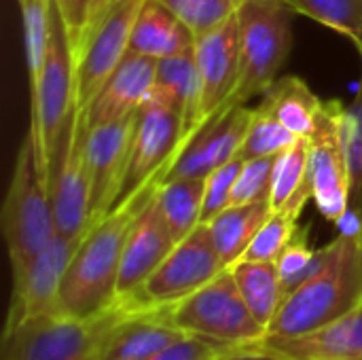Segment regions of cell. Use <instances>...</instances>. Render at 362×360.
I'll use <instances>...</instances> for the list:
<instances>
[{"label":"cell","instance_id":"obj_16","mask_svg":"<svg viewBox=\"0 0 362 360\" xmlns=\"http://www.w3.org/2000/svg\"><path fill=\"white\" fill-rule=\"evenodd\" d=\"M195 62L202 79V123L231 100L240 81L242 30L240 15L195 38Z\"/></svg>","mask_w":362,"mask_h":360},{"label":"cell","instance_id":"obj_15","mask_svg":"<svg viewBox=\"0 0 362 360\" xmlns=\"http://www.w3.org/2000/svg\"><path fill=\"white\" fill-rule=\"evenodd\" d=\"M138 112L123 119L89 127L87 134V170L91 182V214L102 219L115 204L136 136Z\"/></svg>","mask_w":362,"mask_h":360},{"label":"cell","instance_id":"obj_22","mask_svg":"<svg viewBox=\"0 0 362 360\" xmlns=\"http://www.w3.org/2000/svg\"><path fill=\"white\" fill-rule=\"evenodd\" d=\"M195 47V34L159 0H144L132 32L129 51L163 59Z\"/></svg>","mask_w":362,"mask_h":360},{"label":"cell","instance_id":"obj_2","mask_svg":"<svg viewBox=\"0 0 362 360\" xmlns=\"http://www.w3.org/2000/svg\"><path fill=\"white\" fill-rule=\"evenodd\" d=\"M362 301V229H341L329 244L325 265L291 291L267 335L295 337L316 331Z\"/></svg>","mask_w":362,"mask_h":360},{"label":"cell","instance_id":"obj_13","mask_svg":"<svg viewBox=\"0 0 362 360\" xmlns=\"http://www.w3.org/2000/svg\"><path fill=\"white\" fill-rule=\"evenodd\" d=\"M83 238L55 236L32 261L13 272V293L4 327L59 312V293L66 269Z\"/></svg>","mask_w":362,"mask_h":360},{"label":"cell","instance_id":"obj_31","mask_svg":"<svg viewBox=\"0 0 362 360\" xmlns=\"http://www.w3.org/2000/svg\"><path fill=\"white\" fill-rule=\"evenodd\" d=\"M327 259H329V244L314 250L308 244V229L299 227V231L295 233L291 244L282 250V255L276 261L286 295L291 291H295L299 284H303L308 278H312L325 265Z\"/></svg>","mask_w":362,"mask_h":360},{"label":"cell","instance_id":"obj_39","mask_svg":"<svg viewBox=\"0 0 362 360\" xmlns=\"http://www.w3.org/2000/svg\"><path fill=\"white\" fill-rule=\"evenodd\" d=\"M216 360H291L286 356H280L276 352H269L265 348H261L259 344L255 346H246V348H233L227 350L225 354H221Z\"/></svg>","mask_w":362,"mask_h":360},{"label":"cell","instance_id":"obj_34","mask_svg":"<svg viewBox=\"0 0 362 360\" xmlns=\"http://www.w3.org/2000/svg\"><path fill=\"white\" fill-rule=\"evenodd\" d=\"M299 216H301L299 212H291V210H280V212L272 210L269 219L263 223V227L259 229V233L255 236L242 259L278 261L282 250L291 244V240L299 231Z\"/></svg>","mask_w":362,"mask_h":360},{"label":"cell","instance_id":"obj_4","mask_svg":"<svg viewBox=\"0 0 362 360\" xmlns=\"http://www.w3.org/2000/svg\"><path fill=\"white\" fill-rule=\"evenodd\" d=\"M119 312L121 306L115 303L91 318L51 312L4 327L0 360H100Z\"/></svg>","mask_w":362,"mask_h":360},{"label":"cell","instance_id":"obj_7","mask_svg":"<svg viewBox=\"0 0 362 360\" xmlns=\"http://www.w3.org/2000/svg\"><path fill=\"white\" fill-rule=\"evenodd\" d=\"M291 6L284 0H244L240 8V81L227 104H246L276 81L293 45Z\"/></svg>","mask_w":362,"mask_h":360},{"label":"cell","instance_id":"obj_5","mask_svg":"<svg viewBox=\"0 0 362 360\" xmlns=\"http://www.w3.org/2000/svg\"><path fill=\"white\" fill-rule=\"evenodd\" d=\"M168 312L180 333L225 348H246L267 337V329L252 316L229 267Z\"/></svg>","mask_w":362,"mask_h":360},{"label":"cell","instance_id":"obj_24","mask_svg":"<svg viewBox=\"0 0 362 360\" xmlns=\"http://www.w3.org/2000/svg\"><path fill=\"white\" fill-rule=\"evenodd\" d=\"M269 214L272 202H252L242 206H229L208 223L212 242L225 267H231L244 257Z\"/></svg>","mask_w":362,"mask_h":360},{"label":"cell","instance_id":"obj_19","mask_svg":"<svg viewBox=\"0 0 362 360\" xmlns=\"http://www.w3.org/2000/svg\"><path fill=\"white\" fill-rule=\"evenodd\" d=\"M259 346L291 360H362V301L316 331L295 337L267 335Z\"/></svg>","mask_w":362,"mask_h":360},{"label":"cell","instance_id":"obj_17","mask_svg":"<svg viewBox=\"0 0 362 360\" xmlns=\"http://www.w3.org/2000/svg\"><path fill=\"white\" fill-rule=\"evenodd\" d=\"M117 303L121 312L104 339L100 360H146L185 335L174 327L168 308Z\"/></svg>","mask_w":362,"mask_h":360},{"label":"cell","instance_id":"obj_9","mask_svg":"<svg viewBox=\"0 0 362 360\" xmlns=\"http://www.w3.org/2000/svg\"><path fill=\"white\" fill-rule=\"evenodd\" d=\"M87 119L76 106L49 168V191L55 231L66 238H83L93 223L91 182L87 170Z\"/></svg>","mask_w":362,"mask_h":360},{"label":"cell","instance_id":"obj_38","mask_svg":"<svg viewBox=\"0 0 362 360\" xmlns=\"http://www.w3.org/2000/svg\"><path fill=\"white\" fill-rule=\"evenodd\" d=\"M227 350H233V348H225V346H218L199 337L182 335L178 342L170 344L168 348H163L161 352H157L155 356L146 360H216Z\"/></svg>","mask_w":362,"mask_h":360},{"label":"cell","instance_id":"obj_23","mask_svg":"<svg viewBox=\"0 0 362 360\" xmlns=\"http://www.w3.org/2000/svg\"><path fill=\"white\" fill-rule=\"evenodd\" d=\"M322 104L325 100H320L303 79L282 76L267 87L259 108L276 117L297 138H310L320 117Z\"/></svg>","mask_w":362,"mask_h":360},{"label":"cell","instance_id":"obj_11","mask_svg":"<svg viewBox=\"0 0 362 360\" xmlns=\"http://www.w3.org/2000/svg\"><path fill=\"white\" fill-rule=\"evenodd\" d=\"M344 112L339 100H325L310 142V182L318 212L339 223L350 210V168L344 142Z\"/></svg>","mask_w":362,"mask_h":360},{"label":"cell","instance_id":"obj_8","mask_svg":"<svg viewBox=\"0 0 362 360\" xmlns=\"http://www.w3.org/2000/svg\"><path fill=\"white\" fill-rule=\"evenodd\" d=\"M180 142L182 117L153 85L142 106L138 108V125L129 153V163L112 208L142 191L146 185L155 180L163 182L168 170L180 153Z\"/></svg>","mask_w":362,"mask_h":360},{"label":"cell","instance_id":"obj_12","mask_svg":"<svg viewBox=\"0 0 362 360\" xmlns=\"http://www.w3.org/2000/svg\"><path fill=\"white\" fill-rule=\"evenodd\" d=\"M144 0H117L93 28L76 59V104L87 108L129 53L134 23Z\"/></svg>","mask_w":362,"mask_h":360},{"label":"cell","instance_id":"obj_36","mask_svg":"<svg viewBox=\"0 0 362 360\" xmlns=\"http://www.w3.org/2000/svg\"><path fill=\"white\" fill-rule=\"evenodd\" d=\"M276 161H278V155L244 161L240 176L235 180L233 193H231V206H242V204H252V202H269Z\"/></svg>","mask_w":362,"mask_h":360},{"label":"cell","instance_id":"obj_40","mask_svg":"<svg viewBox=\"0 0 362 360\" xmlns=\"http://www.w3.org/2000/svg\"><path fill=\"white\" fill-rule=\"evenodd\" d=\"M358 53H361V59H362V51H358Z\"/></svg>","mask_w":362,"mask_h":360},{"label":"cell","instance_id":"obj_18","mask_svg":"<svg viewBox=\"0 0 362 360\" xmlns=\"http://www.w3.org/2000/svg\"><path fill=\"white\" fill-rule=\"evenodd\" d=\"M176 244L178 242L174 240L170 227L161 216L157 199L153 197L138 216L127 238L119 269L117 301L134 297L142 289V284L153 276V272L163 263V259L174 250Z\"/></svg>","mask_w":362,"mask_h":360},{"label":"cell","instance_id":"obj_27","mask_svg":"<svg viewBox=\"0 0 362 360\" xmlns=\"http://www.w3.org/2000/svg\"><path fill=\"white\" fill-rule=\"evenodd\" d=\"M206 197V178H170L157 189V206L176 242L185 240L199 223Z\"/></svg>","mask_w":362,"mask_h":360},{"label":"cell","instance_id":"obj_21","mask_svg":"<svg viewBox=\"0 0 362 360\" xmlns=\"http://www.w3.org/2000/svg\"><path fill=\"white\" fill-rule=\"evenodd\" d=\"M155 87L182 117V151L202 123V79L195 62V49L157 59Z\"/></svg>","mask_w":362,"mask_h":360},{"label":"cell","instance_id":"obj_30","mask_svg":"<svg viewBox=\"0 0 362 360\" xmlns=\"http://www.w3.org/2000/svg\"><path fill=\"white\" fill-rule=\"evenodd\" d=\"M299 138L286 129L276 117L267 115L261 108H255V117L250 121L248 134L244 138V144L238 153L242 161L259 159V157H274L284 153L288 146H293Z\"/></svg>","mask_w":362,"mask_h":360},{"label":"cell","instance_id":"obj_32","mask_svg":"<svg viewBox=\"0 0 362 360\" xmlns=\"http://www.w3.org/2000/svg\"><path fill=\"white\" fill-rule=\"evenodd\" d=\"M165 4L193 34L195 38L212 32L231 17H235L244 0H159Z\"/></svg>","mask_w":362,"mask_h":360},{"label":"cell","instance_id":"obj_37","mask_svg":"<svg viewBox=\"0 0 362 360\" xmlns=\"http://www.w3.org/2000/svg\"><path fill=\"white\" fill-rule=\"evenodd\" d=\"M242 166H244V161L240 157H235L229 163L216 168L212 174L206 176V197H204L202 223H210L216 214H221L225 208L231 206V193H233V187H235Z\"/></svg>","mask_w":362,"mask_h":360},{"label":"cell","instance_id":"obj_33","mask_svg":"<svg viewBox=\"0 0 362 360\" xmlns=\"http://www.w3.org/2000/svg\"><path fill=\"white\" fill-rule=\"evenodd\" d=\"M115 2L117 0H55L64 28H66L74 66L93 28L100 23V19L108 13V8Z\"/></svg>","mask_w":362,"mask_h":360},{"label":"cell","instance_id":"obj_35","mask_svg":"<svg viewBox=\"0 0 362 360\" xmlns=\"http://www.w3.org/2000/svg\"><path fill=\"white\" fill-rule=\"evenodd\" d=\"M344 142L350 168V210L362 219V79L344 112Z\"/></svg>","mask_w":362,"mask_h":360},{"label":"cell","instance_id":"obj_10","mask_svg":"<svg viewBox=\"0 0 362 360\" xmlns=\"http://www.w3.org/2000/svg\"><path fill=\"white\" fill-rule=\"evenodd\" d=\"M223 269L227 267L212 242L210 227L208 223H199L174 246L142 289L123 301L138 308H172L214 280Z\"/></svg>","mask_w":362,"mask_h":360},{"label":"cell","instance_id":"obj_29","mask_svg":"<svg viewBox=\"0 0 362 360\" xmlns=\"http://www.w3.org/2000/svg\"><path fill=\"white\" fill-rule=\"evenodd\" d=\"M23 19V47L30 72V83L40 74L47 57L51 36V13L53 0H19Z\"/></svg>","mask_w":362,"mask_h":360},{"label":"cell","instance_id":"obj_6","mask_svg":"<svg viewBox=\"0 0 362 360\" xmlns=\"http://www.w3.org/2000/svg\"><path fill=\"white\" fill-rule=\"evenodd\" d=\"M32 85V123L30 132L36 140L42 166L49 176V168L62 134L76 110V66L68 45L66 28L57 4L53 0L51 36L45 64Z\"/></svg>","mask_w":362,"mask_h":360},{"label":"cell","instance_id":"obj_28","mask_svg":"<svg viewBox=\"0 0 362 360\" xmlns=\"http://www.w3.org/2000/svg\"><path fill=\"white\" fill-rule=\"evenodd\" d=\"M301 13L344 36L362 51V0H284Z\"/></svg>","mask_w":362,"mask_h":360},{"label":"cell","instance_id":"obj_26","mask_svg":"<svg viewBox=\"0 0 362 360\" xmlns=\"http://www.w3.org/2000/svg\"><path fill=\"white\" fill-rule=\"evenodd\" d=\"M308 199H314L310 182V142L308 138H299L278 155L269 202L274 212L291 210L301 214Z\"/></svg>","mask_w":362,"mask_h":360},{"label":"cell","instance_id":"obj_14","mask_svg":"<svg viewBox=\"0 0 362 360\" xmlns=\"http://www.w3.org/2000/svg\"><path fill=\"white\" fill-rule=\"evenodd\" d=\"M255 108L246 104H227L212 115L182 146L163 180L206 178L216 168L238 157L248 134Z\"/></svg>","mask_w":362,"mask_h":360},{"label":"cell","instance_id":"obj_25","mask_svg":"<svg viewBox=\"0 0 362 360\" xmlns=\"http://www.w3.org/2000/svg\"><path fill=\"white\" fill-rule=\"evenodd\" d=\"M238 289L248 303L252 316L269 329L272 320L280 312L286 291L276 261H238L231 267Z\"/></svg>","mask_w":362,"mask_h":360},{"label":"cell","instance_id":"obj_1","mask_svg":"<svg viewBox=\"0 0 362 360\" xmlns=\"http://www.w3.org/2000/svg\"><path fill=\"white\" fill-rule=\"evenodd\" d=\"M161 182H151L85 231L62 282L59 312L91 318L117 303V282L132 227L155 197Z\"/></svg>","mask_w":362,"mask_h":360},{"label":"cell","instance_id":"obj_3","mask_svg":"<svg viewBox=\"0 0 362 360\" xmlns=\"http://www.w3.org/2000/svg\"><path fill=\"white\" fill-rule=\"evenodd\" d=\"M2 236L8 250L11 272L21 269L57 236L49 176L32 132H28L21 142L4 197Z\"/></svg>","mask_w":362,"mask_h":360},{"label":"cell","instance_id":"obj_20","mask_svg":"<svg viewBox=\"0 0 362 360\" xmlns=\"http://www.w3.org/2000/svg\"><path fill=\"white\" fill-rule=\"evenodd\" d=\"M157 76V59L127 53L95 100L85 108L87 127L110 123L138 112Z\"/></svg>","mask_w":362,"mask_h":360}]
</instances>
